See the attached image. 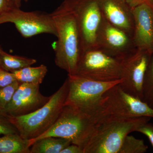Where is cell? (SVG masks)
<instances>
[{
    "instance_id": "obj_1",
    "label": "cell",
    "mask_w": 153,
    "mask_h": 153,
    "mask_svg": "<svg viewBox=\"0 0 153 153\" xmlns=\"http://www.w3.org/2000/svg\"><path fill=\"white\" fill-rule=\"evenodd\" d=\"M51 15L57 31V40L52 45L55 64L68 75H75L81 44L76 16L68 0H64Z\"/></svg>"
},
{
    "instance_id": "obj_2",
    "label": "cell",
    "mask_w": 153,
    "mask_h": 153,
    "mask_svg": "<svg viewBox=\"0 0 153 153\" xmlns=\"http://www.w3.org/2000/svg\"><path fill=\"white\" fill-rule=\"evenodd\" d=\"M100 105L88 111L65 105L54 126L35 139L29 140L30 147L38 139L48 137L69 140L71 143L83 148L99 124L106 117Z\"/></svg>"
},
{
    "instance_id": "obj_3",
    "label": "cell",
    "mask_w": 153,
    "mask_h": 153,
    "mask_svg": "<svg viewBox=\"0 0 153 153\" xmlns=\"http://www.w3.org/2000/svg\"><path fill=\"white\" fill-rule=\"evenodd\" d=\"M151 118H114L106 117L94 129L83 148V153H118L130 133L147 123Z\"/></svg>"
},
{
    "instance_id": "obj_4",
    "label": "cell",
    "mask_w": 153,
    "mask_h": 153,
    "mask_svg": "<svg viewBox=\"0 0 153 153\" xmlns=\"http://www.w3.org/2000/svg\"><path fill=\"white\" fill-rule=\"evenodd\" d=\"M68 78L44 106L34 112L19 117H7L23 138L35 139L55 125L65 105L68 95Z\"/></svg>"
},
{
    "instance_id": "obj_5",
    "label": "cell",
    "mask_w": 153,
    "mask_h": 153,
    "mask_svg": "<svg viewBox=\"0 0 153 153\" xmlns=\"http://www.w3.org/2000/svg\"><path fill=\"white\" fill-rule=\"evenodd\" d=\"M105 115L114 118L142 117L153 118V108L138 98L129 94L119 84L111 88L99 102Z\"/></svg>"
},
{
    "instance_id": "obj_6",
    "label": "cell",
    "mask_w": 153,
    "mask_h": 153,
    "mask_svg": "<svg viewBox=\"0 0 153 153\" xmlns=\"http://www.w3.org/2000/svg\"><path fill=\"white\" fill-rule=\"evenodd\" d=\"M121 61L98 48L82 52L75 75L100 82L121 79Z\"/></svg>"
},
{
    "instance_id": "obj_7",
    "label": "cell",
    "mask_w": 153,
    "mask_h": 153,
    "mask_svg": "<svg viewBox=\"0 0 153 153\" xmlns=\"http://www.w3.org/2000/svg\"><path fill=\"white\" fill-rule=\"evenodd\" d=\"M67 78L69 88L65 105L82 110H88L97 106L102 96L106 91L122 82L121 79L100 82L68 74Z\"/></svg>"
},
{
    "instance_id": "obj_8",
    "label": "cell",
    "mask_w": 153,
    "mask_h": 153,
    "mask_svg": "<svg viewBox=\"0 0 153 153\" xmlns=\"http://www.w3.org/2000/svg\"><path fill=\"white\" fill-rule=\"evenodd\" d=\"M77 21L81 53L97 48V34L103 17L98 0H68Z\"/></svg>"
},
{
    "instance_id": "obj_9",
    "label": "cell",
    "mask_w": 153,
    "mask_h": 153,
    "mask_svg": "<svg viewBox=\"0 0 153 153\" xmlns=\"http://www.w3.org/2000/svg\"><path fill=\"white\" fill-rule=\"evenodd\" d=\"M12 23L23 37L30 38L46 33L57 36V31L51 13L41 11L25 12L13 7L0 15V25Z\"/></svg>"
},
{
    "instance_id": "obj_10",
    "label": "cell",
    "mask_w": 153,
    "mask_h": 153,
    "mask_svg": "<svg viewBox=\"0 0 153 153\" xmlns=\"http://www.w3.org/2000/svg\"><path fill=\"white\" fill-rule=\"evenodd\" d=\"M152 55L135 49L121 60L120 87L127 93L142 100L145 74Z\"/></svg>"
},
{
    "instance_id": "obj_11",
    "label": "cell",
    "mask_w": 153,
    "mask_h": 153,
    "mask_svg": "<svg viewBox=\"0 0 153 153\" xmlns=\"http://www.w3.org/2000/svg\"><path fill=\"white\" fill-rule=\"evenodd\" d=\"M39 84L21 83L10 103L2 111L7 117L26 115L44 106L50 97L41 94Z\"/></svg>"
},
{
    "instance_id": "obj_12",
    "label": "cell",
    "mask_w": 153,
    "mask_h": 153,
    "mask_svg": "<svg viewBox=\"0 0 153 153\" xmlns=\"http://www.w3.org/2000/svg\"><path fill=\"white\" fill-rule=\"evenodd\" d=\"M97 48L113 57L122 60L136 49L132 38L103 18L97 34Z\"/></svg>"
},
{
    "instance_id": "obj_13",
    "label": "cell",
    "mask_w": 153,
    "mask_h": 153,
    "mask_svg": "<svg viewBox=\"0 0 153 153\" xmlns=\"http://www.w3.org/2000/svg\"><path fill=\"white\" fill-rule=\"evenodd\" d=\"M134 30L132 36L136 49L153 54V7L144 2L132 8Z\"/></svg>"
},
{
    "instance_id": "obj_14",
    "label": "cell",
    "mask_w": 153,
    "mask_h": 153,
    "mask_svg": "<svg viewBox=\"0 0 153 153\" xmlns=\"http://www.w3.org/2000/svg\"><path fill=\"white\" fill-rule=\"evenodd\" d=\"M104 19L132 38L134 20L132 8L125 0H98Z\"/></svg>"
},
{
    "instance_id": "obj_15",
    "label": "cell",
    "mask_w": 153,
    "mask_h": 153,
    "mask_svg": "<svg viewBox=\"0 0 153 153\" xmlns=\"http://www.w3.org/2000/svg\"><path fill=\"white\" fill-rule=\"evenodd\" d=\"M71 143V142L66 139L46 137L33 143L30 148V153H60Z\"/></svg>"
},
{
    "instance_id": "obj_16",
    "label": "cell",
    "mask_w": 153,
    "mask_h": 153,
    "mask_svg": "<svg viewBox=\"0 0 153 153\" xmlns=\"http://www.w3.org/2000/svg\"><path fill=\"white\" fill-rule=\"evenodd\" d=\"M28 140L19 134H8L0 137V153H30Z\"/></svg>"
},
{
    "instance_id": "obj_17",
    "label": "cell",
    "mask_w": 153,
    "mask_h": 153,
    "mask_svg": "<svg viewBox=\"0 0 153 153\" xmlns=\"http://www.w3.org/2000/svg\"><path fill=\"white\" fill-rule=\"evenodd\" d=\"M48 69L45 65H40L37 67L27 66L14 72L17 80L21 83L40 85L46 76Z\"/></svg>"
},
{
    "instance_id": "obj_18",
    "label": "cell",
    "mask_w": 153,
    "mask_h": 153,
    "mask_svg": "<svg viewBox=\"0 0 153 153\" xmlns=\"http://www.w3.org/2000/svg\"><path fill=\"white\" fill-rule=\"evenodd\" d=\"M36 62V59L33 58L10 55L0 48V67L9 72L13 73L31 66Z\"/></svg>"
},
{
    "instance_id": "obj_19",
    "label": "cell",
    "mask_w": 153,
    "mask_h": 153,
    "mask_svg": "<svg viewBox=\"0 0 153 153\" xmlns=\"http://www.w3.org/2000/svg\"><path fill=\"white\" fill-rule=\"evenodd\" d=\"M143 100L153 108V57L151 56L143 85Z\"/></svg>"
},
{
    "instance_id": "obj_20",
    "label": "cell",
    "mask_w": 153,
    "mask_h": 153,
    "mask_svg": "<svg viewBox=\"0 0 153 153\" xmlns=\"http://www.w3.org/2000/svg\"><path fill=\"white\" fill-rule=\"evenodd\" d=\"M148 149L143 140L128 134L124 140L118 153H145Z\"/></svg>"
},
{
    "instance_id": "obj_21",
    "label": "cell",
    "mask_w": 153,
    "mask_h": 153,
    "mask_svg": "<svg viewBox=\"0 0 153 153\" xmlns=\"http://www.w3.org/2000/svg\"><path fill=\"white\" fill-rule=\"evenodd\" d=\"M21 83L17 80L10 85L0 88V111H3L10 103L14 93Z\"/></svg>"
},
{
    "instance_id": "obj_22",
    "label": "cell",
    "mask_w": 153,
    "mask_h": 153,
    "mask_svg": "<svg viewBox=\"0 0 153 153\" xmlns=\"http://www.w3.org/2000/svg\"><path fill=\"white\" fill-rule=\"evenodd\" d=\"M19 134V132L8 118L0 113V135Z\"/></svg>"
},
{
    "instance_id": "obj_23",
    "label": "cell",
    "mask_w": 153,
    "mask_h": 153,
    "mask_svg": "<svg viewBox=\"0 0 153 153\" xmlns=\"http://www.w3.org/2000/svg\"><path fill=\"white\" fill-rule=\"evenodd\" d=\"M16 81L13 73L6 71L0 67V88L12 84Z\"/></svg>"
},
{
    "instance_id": "obj_24",
    "label": "cell",
    "mask_w": 153,
    "mask_h": 153,
    "mask_svg": "<svg viewBox=\"0 0 153 153\" xmlns=\"http://www.w3.org/2000/svg\"><path fill=\"white\" fill-rule=\"evenodd\" d=\"M137 132L143 134L147 137L153 148V125L151 124L145 123L137 130Z\"/></svg>"
},
{
    "instance_id": "obj_25",
    "label": "cell",
    "mask_w": 153,
    "mask_h": 153,
    "mask_svg": "<svg viewBox=\"0 0 153 153\" xmlns=\"http://www.w3.org/2000/svg\"><path fill=\"white\" fill-rule=\"evenodd\" d=\"M15 7L14 0H0V15Z\"/></svg>"
},
{
    "instance_id": "obj_26",
    "label": "cell",
    "mask_w": 153,
    "mask_h": 153,
    "mask_svg": "<svg viewBox=\"0 0 153 153\" xmlns=\"http://www.w3.org/2000/svg\"><path fill=\"white\" fill-rule=\"evenodd\" d=\"M60 153H83V152L79 146L71 143L63 149Z\"/></svg>"
},
{
    "instance_id": "obj_27",
    "label": "cell",
    "mask_w": 153,
    "mask_h": 153,
    "mask_svg": "<svg viewBox=\"0 0 153 153\" xmlns=\"http://www.w3.org/2000/svg\"><path fill=\"white\" fill-rule=\"evenodd\" d=\"M125 1L132 8L141 3L146 1V0H125Z\"/></svg>"
},
{
    "instance_id": "obj_28",
    "label": "cell",
    "mask_w": 153,
    "mask_h": 153,
    "mask_svg": "<svg viewBox=\"0 0 153 153\" xmlns=\"http://www.w3.org/2000/svg\"><path fill=\"white\" fill-rule=\"evenodd\" d=\"M28 0H14V3H15V6L18 8L21 7L22 6V2H27Z\"/></svg>"
},
{
    "instance_id": "obj_29",
    "label": "cell",
    "mask_w": 153,
    "mask_h": 153,
    "mask_svg": "<svg viewBox=\"0 0 153 153\" xmlns=\"http://www.w3.org/2000/svg\"><path fill=\"white\" fill-rule=\"evenodd\" d=\"M146 2L149 3L153 7V0H146Z\"/></svg>"
},
{
    "instance_id": "obj_30",
    "label": "cell",
    "mask_w": 153,
    "mask_h": 153,
    "mask_svg": "<svg viewBox=\"0 0 153 153\" xmlns=\"http://www.w3.org/2000/svg\"><path fill=\"white\" fill-rule=\"evenodd\" d=\"M0 113H1V111H0Z\"/></svg>"
}]
</instances>
